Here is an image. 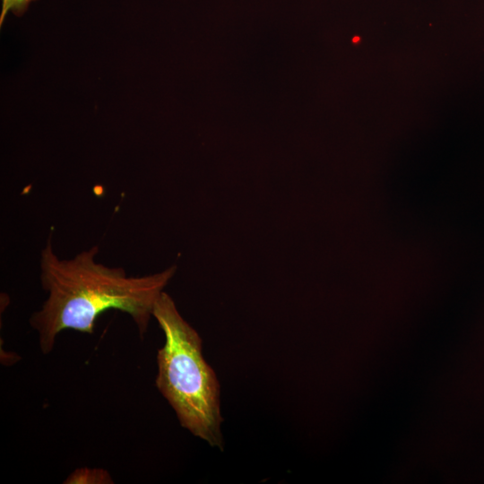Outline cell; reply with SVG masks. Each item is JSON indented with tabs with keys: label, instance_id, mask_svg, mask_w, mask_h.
Returning <instances> with one entry per match:
<instances>
[{
	"label": "cell",
	"instance_id": "6da1fadb",
	"mask_svg": "<svg viewBox=\"0 0 484 484\" xmlns=\"http://www.w3.org/2000/svg\"><path fill=\"white\" fill-rule=\"evenodd\" d=\"M98 246L69 260L58 258L51 241L41 251L40 281L48 292L41 308L30 319L43 354L52 351L58 333L74 330L92 333L96 319L107 310L128 314L143 338L153 307L176 272V266L151 275L127 276L121 268L95 261Z\"/></svg>",
	"mask_w": 484,
	"mask_h": 484
},
{
	"label": "cell",
	"instance_id": "7a4b0ae2",
	"mask_svg": "<svg viewBox=\"0 0 484 484\" xmlns=\"http://www.w3.org/2000/svg\"><path fill=\"white\" fill-rule=\"evenodd\" d=\"M152 316L165 336L157 354V388L182 427L212 446L221 447L220 384L203 357L200 335L164 291L154 304Z\"/></svg>",
	"mask_w": 484,
	"mask_h": 484
},
{
	"label": "cell",
	"instance_id": "3957f363",
	"mask_svg": "<svg viewBox=\"0 0 484 484\" xmlns=\"http://www.w3.org/2000/svg\"><path fill=\"white\" fill-rule=\"evenodd\" d=\"M68 484H108L113 483L110 474L100 468H78L64 481Z\"/></svg>",
	"mask_w": 484,
	"mask_h": 484
},
{
	"label": "cell",
	"instance_id": "277c9868",
	"mask_svg": "<svg viewBox=\"0 0 484 484\" xmlns=\"http://www.w3.org/2000/svg\"><path fill=\"white\" fill-rule=\"evenodd\" d=\"M37 0H3L0 13V26L2 27L9 13L17 17L23 15L30 4Z\"/></svg>",
	"mask_w": 484,
	"mask_h": 484
}]
</instances>
